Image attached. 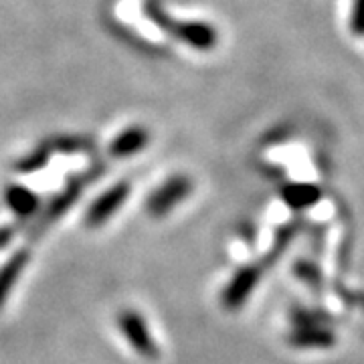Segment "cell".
I'll return each mask as SVG.
<instances>
[{"label": "cell", "instance_id": "4", "mask_svg": "<svg viewBox=\"0 0 364 364\" xmlns=\"http://www.w3.org/2000/svg\"><path fill=\"white\" fill-rule=\"evenodd\" d=\"M255 279H257V272L255 269H251V267H245V269H241V272L237 273L233 277V282L229 284V287L225 289V294H223V304L227 306V308H237L241 301H245L249 294H251V289L255 286Z\"/></svg>", "mask_w": 364, "mask_h": 364}, {"label": "cell", "instance_id": "9", "mask_svg": "<svg viewBox=\"0 0 364 364\" xmlns=\"http://www.w3.org/2000/svg\"><path fill=\"white\" fill-rule=\"evenodd\" d=\"M350 31L354 37H364V0H352Z\"/></svg>", "mask_w": 364, "mask_h": 364}, {"label": "cell", "instance_id": "6", "mask_svg": "<svg viewBox=\"0 0 364 364\" xmlns=\"http://www.w3.org/2000/svg\"><path fill=\"white\" fill-rule=\"evenodd\" d=\"M6 200H9V205H11L14 213H18V215H31L37 208V198H35V195L31 191H26V188H21V186L11 188Z\"/></svg>", "mask_w": 364, "mask_h": 364}, {"label": "cell", "instance_id": "7", "mask_svg": "<svg viewBox=\"0 0 364 364\" xmlns=\"http://www.w3.org/2000/svg\"><path fill=\"white\" fill-rule=\"evenodd\" d=\"M144 140H146L144 132L140 130L126 132L124 136H119V138H117V142L114 144L112 152H114L116 156H128V154H134V152H138V150L142 148Z\"/></svg>", "mask_w": 364, "mask_h": 364}, {"label": "cell", "instance_id": "8", "mask_svg": "<svg viewBox=\"0 0 364 364\" xmlns=\"http://www.w3.org/2000/svg\"><path fill=\"white\" fill-rule=\"evenodd\" d=\"M286 196L291 205H310L312 200H316L318 195L312 186H291Z\"/></svg>", "mask_w": 364, "mask_h": 364}, {"label": "cell", "instance_id": "5", "mask_svg": "<svg viewBox=\"0 0 364 364\" xmlns=\"http://www.w3.org/2000/svg\"><path fill=\"white\" fill-rule=\"evenodd\" d=\"M26 263H28V253L26 251H18V253H14L13 257L2 265V269H0V308L6 301V298H9L14 284L18 282V277H21V273L26 267Z\"/></svg>", "mask_w": 364, "mask_h": 364}, {"label": "cell", "instance_id": "1", "mask_svg": "<svg viewBox=\"0 0 364 364\" xmlns=\"http://www.w3.org/2000/svg\"><path fill=\"white\" fill-rule=\"evenodd\" d=\"M117 326H119L122 334L128 340V344L140 356H144V358H156V342L152 338V334H150V330H148V326H146L140 314L134 312V310H124L117 316Z\"/></svg>", "mask_w": 364, "mask_h": 364}, {"label": "cell", "instance_id": "2", "mask_svg": "<svg viewBox=\"0 0 364 364\" xmlns=\"http://www.w3.org/2000/svg\"><path fill=\"white\" fill-rule=\"evenodd\" d=\"M188 191H191V182L186 181L184 176H174V178H170L166 184H162L156 193L150 196V200H148V210H150V215H154V217H164V215H168L170 210L176 207L184 196L188 195Z\"/></svg>", "mask_w": 364, "mask_h": 364}, {"label": "cell", "instance_id": "3", "mask_svg": "<svg viewBox=\"0 0 364 364\" xmlns=\"http://www.w3.org/2000/svg\"><path fill=\"white\" fill-rule=\"evenodd\" d=\"M128 195V186L126 184H117L116 188L107 191L105 195H102L87 210V225L90 227H97L104 221H107L114 213L117 210V207L124 203V198Z\"/></svg>", "mask_w": 364, "mask_h": 364}]
</instances>
